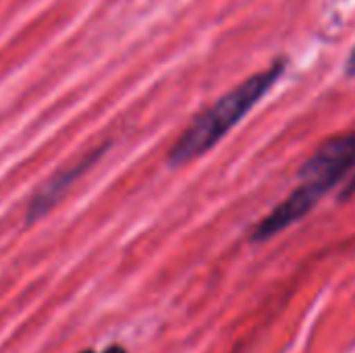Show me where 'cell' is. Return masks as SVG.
I'll use <instances>...</instances> for the list:
<instances>
[{
  "instance_id": "6",
  "label": "cell",
  "mask_w": 355,
  "mask_h": 353,
  "mask_svg": "<svg viewBox=\"0 0 355 353\" xmlns=\"http://www.w3.org/2000/svg\"><path fill=\"white\" fill-rule=\"evenodd\" d=\"M104 353H127L123 347H119V345H112V347H108Z\"/></svg>"
},
{
  "instance_id": "3",
  "label": "cell",
  "mask_w": 355,
  "mask_h": 353,
  "mask_svg": "<svg viewBox=\"0 0 355 353\" xmlns=\"http://www.w3.org/2000/svg\"><path fill=\"white\" fill-rule=\"evenodd\" d=\"M106 148H108V144H106V146H100V148H94L92 152L83 154V156H81L79 160H75L73 164H69V166L60 169L58 173H54V175L44 183V187L31 198L29 208H27V223H35V221H40L44 214H48V212L62 200V196L71 189V185H73L81 175H85V173L104 156Z\"/></svg>"
},
{
  "instance_id": "5",
  "label": "cell",
  "mask_w": 355,
  "mask_h": 353,
  "mask_svg": "<svg viewBox=\"0 0 355 353\" xmlns=\"http://www.w3.org/2000/svg\"><path fill=\"white\" fill-rule=\"evenodd\" d=\"M345 75L347 77H355V46L352 48V52H349V56L345 60Z\"/></svg>"
},
{
  "instance_id": "7",
  "label": "cell",
  "mask_w": 355,
  "mask_h": 353,
  "mask_svg": "<svg viewBox=\"0 0 355 353\" xmlns=\"http://www.w3.org/2000/svg\"><path fill=\"white\" fill-rule=\"evenodd\" d=\"M81 353H94V352H89V350H87V352H81Z\"/></svg>"
},
{
  "instance_id": "2",
  "label": "cell",
  "mask_w": 355,
  "mask_h": 353,
  "mask_svg": "<svg viewBox=\"0 0 355 353\" xmlns=\"http://www.w3.org/2000/svg\"><path fill=\"white\" fill-rule=\"evenodd\" d=\"M355 169V129L349 133L327 139L304 162L300 177L304 183L297 187L300 196L314 208L339 181Z\"/></svg>"
},
{
  "instance_id": "1",
  "label": "cell",
  "mask_w": 355,
  "mask_h": 353,
  "mask_svg": "<svg viewBox=\"0 0 355 353\" xmlns=\"http://www.w3.org/2000/svg\"><path fill=\"white\" fill-rule=\"evenodd\" d=\"M287 69L285 58H277L270 67L254 73L237 87L227 92L210 108H206L196 121L181 133L168 152V166L179 169L206 152H210L283 77Z\"/></svg>"
},
{
  "instance_id": "4",
  "label": "cell",
  "mask_w": 355,
  "mask_h": 353,
  "mask_svg": "<svg viewBox=\"0 0 355 353\" xmlns=\"http://www.w3.org/2000/svg\"><path fill=\"white\" fill-rule=\"evenodd\" d=\"M354 196H355V175L349 179V183L343 187V191L339 193V200H341V202H347V200H349V198H354Z\"/></svg>"
}]
</instances>
